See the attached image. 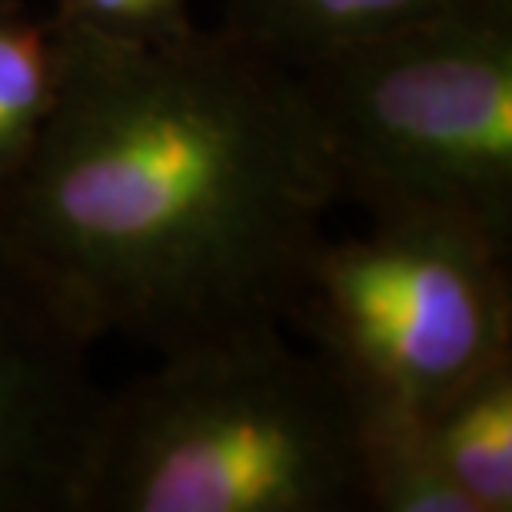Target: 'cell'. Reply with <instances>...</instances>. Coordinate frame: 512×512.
I'll return each mask as SVG.
<instances>
[{
	"label": "cell",
	"instance_id": "2",
	"mask_svg": "<svg viewBox=\"0 0 512 512\" xmlns=\"http://www.w3.org/2000/svg\"><path fill=\"white\" fill-rule=\"evenodd\" d=\"M107 393L70 512H363L340 373L283 330L160 356Z\"/></svg>",
	"mask_w": 512,
	"mask_h": 512
},
{
	"label": "cell",
	"instance_id": "4",
	"mask_svg": "<svg viewBox=\"0 0 512 512\" xmlns=\"http://www.w3.org/2000/svg\"><path fill=\"white\" fill-rule=\"evenodd\" d=\"M509 260V240L463 220H373L366 237L323 240L290 323L356 403L423 416L512 353Z\"/></svg>",
	"mask_w": 512,
	"mask_h": 512
},
{
	"label": "cell",
	"instance_id": "1",
	"mask_svg": "<svg viewBox=\"0 0 512 512\" xmlns=\"http://www.w3.org/2000/svg\"><path fill=\"white\" fill-rule=\"evenodd\" d=\"M54 27L57 107L0 233L97 340L177 356L283 330L340 203L293 70L223 27Z\"/></svg>",
	"mask_w": 512,
	"mask_h": 512
},
{
	"label": "cell",
	"instance_id": "5",
	"mask_svg": "<svg viewBox=\"0 0 512 512\" xmlns=\"http://www.w3.org/2000/svg\"><path fill=\"white\" fill-rule=\"evenodd\" d=\"M97 336L0 233V512H70L104 389Z\"/></svg>",
	"mask_w": 512,
	"mask_h": 512
},
{
	"label": "cell",
	"instance_id": "9",
	"mask_svg": "<svg viewBox=\"0 0 512 512\" xmlns=\"http://www.w3.org/2000/svg\"><path fill=\"white\" fill-rule=\"evenodd\" d=\"M356 403V399H353ZM360 483L370 512H469L429 453L423 419L406 409L356 403Z\"/></svg>",
	"mask_w": 512,
	"mask_h": 512
},
{
	"label": "cell",
	"instance_id": "6",
	"mask_svg": "<svg viewBox=\"0 0 512 512\" xmlns=\"http://www.w3.org/2000/svg\"><path fill=\"white\" fill-rule=\"evenodd\" d=\"M423 433L469 512L512 509V353L496 356L426 409Z\"/></svg>",
	"mask_w": 512,
	"mask_h": 512
},
{
	"label": "cell",
	"instance_id": "7",
	"mask_svg": "<svg viewBox=\"0 0 512 512\" xmlns=\"http://www.w3.org/2000/svg\"><path fill=\"white\" fill-rule=\"evenodd\" d=\"M463 4L473 0H227L223 30L296 70Z\"/></svg>",
	"mask_w": 512,
	"mask_h": 512
},
{
	"label": "cell",
	"instance_id": "10",
	"mask_svg": "<svg viewBox=\"0 0 512 512\" xmlns=\"http://www.w3.org/2000/svg\"><path fill=\"white\" fill-rule=\"evenodd\" d=\"M54 20L137 44H163L197 30L190 0H57Z\"/></svg>",
	"mask_w": 512,
	"mask_h": 512
},
{
	"label": "cell",
	"instance_id": "3",
	"mask_svg": "<svg viewBox=\"0 0 512 512\" xmlns=\"http://www.w3.org/2000/svg\"><path fill=\"white\" fill-rule=\"evenodd\" d=\"M336 197L512 243V0H473L296 67Z\"/></svg>",
	"mask_w": 512,
	"mask_h": 512
},
{
	"label": "cell",
	"instance_id": "8",
	"mask_svg": "<svg viewBox=\"0 0 512 512\" xmlns=\"http://www.w3.org/2000/svg\"><path fill=\"white\" fill-rule=\"evenodd\" d=\"M60 44L54 17L27 0H0V193L34 153L57 107Z\"/></svg>",
	"mask_w": 512,
	"mask_h": 512
}]
</instances>
